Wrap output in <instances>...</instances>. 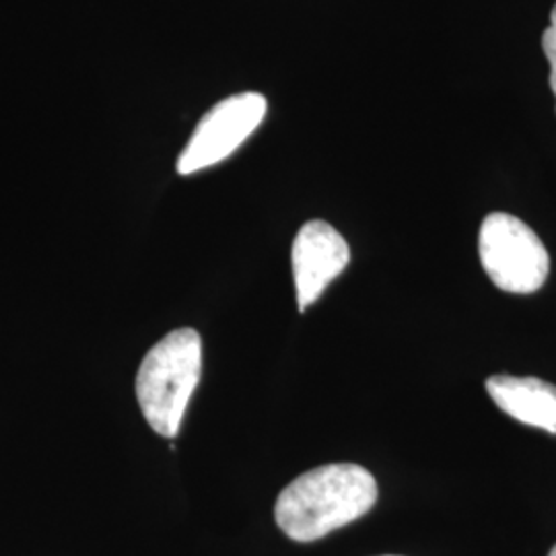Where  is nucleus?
<instances>
[{"mask_svg": "<svg viewBox=\"0 0 556 556\" xmlns=\"http://www.w3.org/2000/svg\"><path fill=\"white\" fill-rule=\"evenodd\" d=\"M378 482L358 464H326L295 478L278 495V528L295 542H314L365 516Z\"/></svg>", "mask_w": 556, "mask_h": 556, "instance_id": "1", "label": "nucleus"}, {"mask_svg": "<svg viewBox=\"0 0 556 556\" xmlns=\"http://www.w3.org/2000/svg\"><path fill=\"white\" fill-rule=\"evenodd\" d=\"M202 340L197 330L179 328L160 340L140 363L137 397L155 433L176 438L186 406L199 386Z\"/></svg>", "mask_w": 556, "mask_h": 556, "instance_id": "2", "label": "nucleus"}, {"mask_svg": "<svg viewBox=\"0 0 556 556\" xmlns=\"http://www.w3.org/2000/svg\"><path fill=\"white\" fill-rule=\"evenodd\" d=\"M478 254L484 273L507 293H536L551 273L544 243L523 220L507 213H491L482 220Z\"/></svg>", "mask_w": 556, "mask_h": 556, "instance_id": "3", "label": "nucleus"}, {"mask_svg": "<svg viewBox=\"0 0 556 556\" xmlns=\"http://www.w3.org/2000/svg\"><path fill=\"white\" fill-rule=\"evenodd\" d=\"M268 103L260 93H238L219 101L200 119L178 160L181 176H192L231 157L258 130Z\"/></svg>", "mask_w": 556, "mask_h": 556, "instance_id": "4", "label": "nucleus"}, {"mask_svg": "<svg viewBox=\"0 0 556 556\" xmlns=\"http://www.w3.org/2000/svg\"><path fill=\"white\" fill-rule=\"evenodd\" d=\"M293 278L299 312L318 301L326 287L346 268L351 250L346 239L326 220H309L293 241Z\"/></svg>", "mask_w": 556, "mask_h": 556, "instance_id": "5", "label": "nucleus"}, {"mask_svg": "<svg viewBox=\"0 0 556 556\" xmlns=\"http://www.w3.org/2000/svg\"><path fill=\"white\" fill-rule=\"evenodd\" d=\"M486 392L498 408L523 425L556 435V386L538 378L493 376Z\"/></svg>", "mask_w": 556, "mask_h": 556, "instance_id": "6", "label": "nucleus"}, {"mask_svg": "<svg viewBox=\"0 0 556 556\" xmlns=\"http://www.w3.org/2000/svg\"><path fill=\"white\" fill-rule=\"evenodd\" d=\"M542 48H544V54H546L548 64H551V89H553L556 98V31L553 27H548L544 31Z\"/></svg>", "mask_w": 556, "mask_h": 556, "instance_id": "7", "label": "nucleus"}, {"mask_svg": "<svg viewBox=\"0 0 556 556\" xmlns=\"http://www.w3.org/2000/svg\"><path fill=\"white\" fill-rule=\"evenodd\" d=\"M551 27L556 31V4L553 7V13H551Z\"/></svg>", "mask_w": 556, "mask_h": 556, "instance_id": "8", "label": "nucleus"}, {"mask_svg": "<svg viewBox=\"0 0 556 556\" xmlns=\"http://www.w3.org/2000/svg\"><path fill=\"white\" fill-rule=\"evenodd\" d=\"M548 556H556V546H555V548H553V551H551V555H548Z\"/></svg>", "mask_w": 556, "mask_h": 556, "instance_id": "9", "label": "nucleus"}]
</instances>
